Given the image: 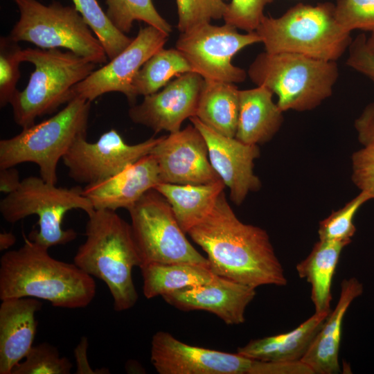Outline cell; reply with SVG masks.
Instances as JSON below:
<instances>
[{
	"mask_svg": "<svg viewBox=\"0 0 374 374\" xmlns=\"http://www.w3.org/2000/svg\"><path fill=\"white\" fill-rule=\"evenodd\" d=\"M187 233L205 251L215 275L256 289L287 284L267 231L241 222L224 191L209 215Z\"/></svg>",
	"mask_w": 374,
	"mask_h": 374,
	"instance_id": "cell-1",
	"label": "cell"
},
{
	"mask_svg": "<svg viewBox=\"0 0 374 374\" xmlns=\"http://www.w3.org/2000/svg\"><path fill=\"white\" fill-rule=\"evenodd\" d=\"M29 238L0 259V299L32 297L56 308H83L93 301V278L74 263L57 260Z\"/></svg>",
	"mask_w": 374,
	"mask_h": 374,
	"instance_id": "cell-2",
	"label": "cell"
},
{
	"mask_svg": "<svg viewBox=\"0 0 374 374\" xmlns=\"http://www.w3.org/2000/svg\"><path fill=\"white\" fill-rule=\"evenodd\" d=\"M88 217L73 263L105 283L115 311L127 310L139 299L132 269L143 265L131 224L112 210H95Z\"/></svg>",
	"mask_w": 374,
	"mask_h": 374,
	"instance_id": "cell-3",
	"label": "cell"
},
{
	"mask_svg": "<svg viewBox=\"0 0 374 374\" xmlns=\"http://www.w3.org/2000/svg\"><path fill=\"white\" fill-rule=\"evenodd\" d=\"M265 51L292 53L337 62L348 49L350 32L337 22L335 5L298 4L279 17L264 16L255 30Z\"/></svg>",
	"mask_w": 374,
	"mask_h": 374,
	"instance_id": "cell-4",
	"label": "cell"
},
{
	"mask_svg": "<svg viewBox=\"0 0 374 374\" xmlns=\"http://www.w3.org/2000/svg\"><path fill=\"white\" fill-rule=\"evenodd\" d=\"M251 80L264 86L278 97L285 112L311 110L333 91L339 78L337 62L292 53L258 54L247 71Z\"/></svg>",
	"mask_w": 374,
	"mask_h": 374,
	"instance_id": "cell-5",
	"label": "cell"
},
{
	"mask_svg": "<svg viewBox=\"0 0 374 374\" xmlns=\"http://www.w3.org/2000/svg\"><path fill=\"white\" fill-rule=\"evenodd\" d=\"M21 61L35 66L26 88L10 102L15 123L25 128L73 98L72 89L95 70L96 64L71 51L28 48Z\"/></svg>",
	"mask_w": 374,
	"mask_h": 374,
	"instance_id": "cell-6",
	"label": "cell"
},
{
	"mask_svg": "<svg viewBox=\"0 0 374 374\" xmlns=\"http://www.w3.org/2000/svg\"><path fill=\"white\" fill-rule=\"evenodd\" d=\"M91 103L73 98L52 117L1 140L0 168L31 162L42 179L56 184L59 161L76 140L87 137Z\"/></svg>",
	"mask_w": 374,
	"mask_h": 374,
	"instance_id": "cell-7",
	"label": "cell"
},
{
	"mask_svg": "<svg viewBox=\"0 0 374 374\" xmlns=\"http://www.w3.org/2000/svg\"><path fill=\"white\" fill-rule=\"evenodd\" d=\"M73 209L82 210L87 215L95 211L82 194V188L57 187L35 176L22 179L19 187L0 202L1 214L9 223L32 215L38 216L39 229L30 232L28 238L46 249L76 238L75 230L62 226L65 214Z\"/></svg>",
	"mask_w": 374,
	"mask_h": 374,
	"instance_id": "cell-8",
	"label": "cell"
},
{
	"mask_svg": "<svg viewBox=\"0 0 374 374\" xmlns=\"http://www.w3.org/2000/svg\"><path fill=\"white\" fill-rule=\"evenodd\" d=\"M19 20L9 36L42 49L66 48L96 64L107 62L100 40L74 6L53 1L45 6L37 0H15Z\"/></svg>",
	"mask_w": 374,
	"mask_h": 374,
	"instance_id": "cell-9",
	"label": "cell"
},
{
	"mask_svg": "<svg viewBox=\"0 0 374 374\" xmlns=\"http://www.w3.org/2000/svg\"><path fill=\"white\" fill-rule=\"evenodd\" d=\"M127 211L143 265L186 262L209 267L208 259L186 238L169 202L157 190H148Z\"/></svg>",
	"mask_w": 374,
	"mask_h": 374,
	"instance_id": "cell-10",
	"label": "cell"
},
{
	"mask_svg": "<svg viewBox=\"0 0 374 374\" xmlns=\"http://www.w3.org/2000/svg\"><path fill=\"white\" fill-rule=\"evenodd\" d=\"M261 42L256 31L240 33L224 23L215 26L206 23L181 33L176 48L188 62L193 72L205 80L240 83L247 72L232 63L233 57L249 45Z\"/></svg>",
	"mask_w": 374,
	"mask_h": 374,
	"instance_id": "cell-11",
	"label": "cell"
},
{
	"mask_svg": "<svg viewBox=\"0 0 374 374\" xmlns=\"http://www.w3.org/2000/svg\"><path fill=\"white\" fill-rule=\"evenodd\" d=\"M150 138L137 144L127 143L114 129L95 142L87 137L76 140L62 158L69 177L80 184H93L109 178L150 154L161 141Z\"/></svg>",
	"mask_w": 374,
	"mask_h": 374,
	"instance_id": "cell-12",
	"label": "cell"
},
{
	"mask_svg": "<svg viewBox=\"0 0 374 374\" xmlns=\"http://www.w3.org/2000/svg\"><path fill=\"white\" fill-rule=\"evenodd\" d=\"M150 359L159 374H257L259 364L238 353L188 345L164 331L152 338Z\"/></svg>",
	"mask_w": 374,
	"mask_h": 374,
	"instance_id": "cell-13",
	"label": "cell"
},
{
	"mask_svg": "<svg viewBox=\"0 0 374 374\" xmlns=\"http://www.w3.org/2000/svg\"><path fill=\"white\" fill-rule=\"evenodd\" d=\"M168 36L150 25L141 28L125 49L73 87V98L92 102L105 93L119 92L134 103L136 98L132 84L135 75L144 63L163 47Z\"/></svg>",
	"mask_w": 374,
	"mask_h": 374,
	"instance_id": "cell-14",
	"label": "cell"
},
{
	"mask_svg": "<svg viewBox=\"0 0 374 374\" xmlns=\"http://www.w3.org/2000/svg\"><path fill=\"white\" fill-rule=\"evenodd\" d=\"M161 183L201 185L220 177L212 167L204 137L193 124L162 136L153 148Z\"/></svg>",
	"mask_w": 374,
	"mask_h": 374,
	"instance_id": "cell-15",
	"label": "cell"
},
{
	"mask_svg": "<svg viewBox=\"0 0 374 374\" xmlns=\"http://www.w3.org/2000/svg\"><path fill=\"white\" fill-rule=\"evenodd\" d=\"M204 80L195 72L181 74L161 91L144 96L140 104L130 107L128 115L155 133L178 132L186 118L195 116Z\"/></svg>",
	"mask_w": 374,
	"mask_h": 374,
	"instance_id": "cell-16",
	"label": "cell"
},
{
	"mask_svg": "<svg viewBox=\"0 0 374 374\" xmlns=\"http://www.w3.org/2000/svg\"><path fill=\"white\" fill-rule=\"evenodd\" d=\"M189 119L204 137L211 164L229 188L231 201L241 204L249 192L257 191L261 186L260 180L253 172L254 160L260 155L258 145L222 135L196 116Z\"/></svg>",
	"mask_w": 374,
	"mask_h": 374,
	"instance_id": "cell-17",
	"label": "cell"
},
{
	"mask_svg": "<svg viewBox=\"0 0 374 374\" xmlns=\"http://www.w3.org/2000/svg\"><path fill=\"white\" fill-rule=\"evenodd\" d=\"M256 294V288L215 275L208 283L176 290L161 297L180 310L207 311L228 325H237L244 322L246 308Z\"/></svg>",
	"mask_w": 374,
	"mask_h": 374,
	"instance_id": "cell-18",
	"label": "cell"
},
{
	"mask_svg": "<svg viewBox=\"0 0 374 374\" xmlns=\"http://www.w3.org/2000/svg\"><path fill=\"white\" fill-rule=\"evenodd\" d=\"M159 183L157 162L149 154L109 178L86 185L82 194L95 210H127Z\"/></svg>",
	"mask_w": 374,
	"mask_h": 374,
	"instance_id": "cell-19",
	"label": "cell"
},
{
	"mask_svg": "<svg viewBox=\"0 0 374 374\" xmlns=\"http://www.w3.org/2000/svg\"><path fill=\"white\" fill-rule=\"evenodd\" d=\"M0 305V374H12L32 348L37 332L35 314L42 302L35 298H10Z\"/></svg>",
	"mask_w": 374,
	"mask_h": 374,
	"instance_id": "cell-20",
	"label": "cell"
},
{
	"mask_svg": "<svg viewBox=\"0 0 374 374\" xmlns=\"http://www.w3.org/2000/svg\"><path fill=\"white\" fill-rule=\"evenodd\" d=\"M363 291L362 283L355 277L341 282L340 296L335 308L328 314L301 359L313 374L340 373L339 352L343 321L352 302L361 296Z\"/></svg>",
	"mask_w": 374,
	"mask_h": 374,
	"instance_id": "cell-21",
	"label": "cell"
},
{
	"mask_svg": "<svg viewBox=\"0 0 374 374\" xmlns=\"http://www.w3.org/2000/svg\"><path fill=\"white\" fill-rule=\"evenodd\" d=\"M267 87L240 90L239 113L235 138L251 145L269 141L280 129L283 111L273 100Z\"/></svg>",
	"mask_w": 374,
	"mask_h": 374,
	"instance_id": "cell-22",
	"label": "cell"
},
{
	"mask_svg": "<svg viewBox=\"0 0 374 374\" xmlns=\"http://www.w3.org/2000/svg\"><path fill=\"white\" fill-rule=\"evenodd\" d=\"M330 312H314L287 332L251 339L244 346L239 347L237 353L264 362L301 361Z\"/></svg>",
	"mask_w": 374,
	"mask_h": 374,
	"instance_id": "cell-23",
	"label": "cell"
},
{
	"mask_svg": "<svg viewBox=\"0 0 374 374\" xmlns=\"http://www.w3.org/2000/svg\"><path fill=\"white\" fill-rule=\"evenodd\" d=\"M225 186L220 180L201 185L159 183L154 189L167 199L181 229L187 233L209 215Z\"/></svg>",
	"mask_w": 374,
	"mask_h": 374,
	"instance_id": "cell-24",
	"label": "cell"
},
{
	"mask_svg": "<svg viewBox=\"0 0 374 374\" xmlns=\"http://www.w3.org/2000/svg\"><path fill=\"white\" fill-rule=\"evenodd\" d=\"M345 242L319 240L309 255L296 265L298 275L311 285V300L315 312H330L331 287Z\"/></svg>",
	"mask_w": 374,
	"mask_h": 374,
	"instance_id": "cell-25",
	"label": "cell"
},
{
	"mask_svg": "<svg viewBox=\"0 0 374 374\" xmlns=\"http://www.w3.org/2000/svg\"><path fill=\"white\" fill-rule=\"evenodd\" d=\"M239 91L233 83L204 79L195 116L218 133L235 137L239 113Z\"/></svg>",
	"mask_w": 374,
	"mask_h": 374,
	"instance_id": "cell-26",
	"label": "cell"
},
{
	"mask_svg": "<svg viewBox=\"0 0 374 374\" xmlns=\"http://www.w3.org/2000/svg\"><path fill=\"white\" fill-rule=\"evenodd\" d=\"M139 268L143 294L148 299L208 283L215 276L208 267L186 262L146 263Z\"/></svg>",
	"mask_w": 374,
	"mask_h": 374,
	"instance_id": "cell-27",
	"label": "cell"
},
{
	"mask_svg": "<svg viewBox=\"0 0 374 374\" xmlns=\"http://www.w3.org/2000/svg\"><path fill=\"white\" fill-rule=\"evenodd\" d=\"M193 72L185 57L176 48L163 47L152 55L141 66L132 82L136 98L157 92L175 75Z\"/></svg>",
	"mask_w": 374,
	"mask_h": 374,
	"instance_id": "cell-28",
	"label": "cell"
},
{
	"mask_svg": "<svg viewBox=\"0 0 374 374\" xmlns=\"http://www.w3.org/2000/svg\"><path fill=\"white\" fill-rule=\"evenodd\" d=\"M73 6L83 17L103 45L108 60L125 49L134 38L127 36L112 23L97 0H72Z\"/></svg>",
	"mask_w": 374,
	"mask_h": 374,
	"instance_id": "cell-29",
	"label": "cell"
},
{
	"mask_svg": "<svg viewBox=\"0 0 374 374\" xmlns=\"http://www.w3.org/2000/svg\"><path fill=\"white\" fill-rule=\"evenodd\" d=\"M106 14L120 31L128 33L134 21H141L170 35L172 27L163 18L152 0H106Z\"/></svg>",
	"mask_w": 374,
	"mask_h": 374,
	"instance_id": "cell-30",
	"label": "cell"
},
{
	"mask_svg": "<svg viewBox=\"0 0 374 374\" xmlns=\"http://www.w3.org/2000/svg\"><path fill=\"white\" fill-rule=\"evenodd\" d=\"M370 199H372V197L369 194L360 191V193L344 207L333 211L321 221L318 229L319 240L341 241L350 244L356 232L353 223L354 217L362 205Z\"/></svg>",
	"mask_w": 374,
	"mask_h": 374,
	"instance_id": "cell-31",
	"label": "cell"
},
{
	"mask_svg": "<svg viewBox=\"0 0 374 374\" xmlns=\"http://www.w3.org/2000/svg\"><path fill=\"white\" fill-rule=\"evenodd\" d=\"M73 364L47 342L33 346L26 357L12 369V374H69Z\"/></svg>",
	"mask_w": 374,
	"mask_h": 374,
	"instance_id": "cell-32",
	"label": "cell"
},
{
	"mask_svg": "<svg viewBox=\"0 0 374 374\" xmlns=\"http://www.w3.org/2000/svg\"><path fill=\"white\" fill-rule=\"evenodd\" d=\"M19 42L10 37L0 38V106L10 104L17 91V83L20 78L19 66L21 51Z\"/></svg>",
	"mask_w": 374,
	"mask_h": 374,
	"instance_id": "cell-33",
	"label": "cell"
},
{
	"mask_svg": "<svg viewBox=\"0 0 374 374\" xmlns=\"http://www.w3.org/2000/svg\"><path fill=\"white\" fill-rule=\"evenodd\" d=\"M178 30L186 32L212 19L223 18L227 3L224 0H176Z\"/></svg>",
	"mask_w": 374,
	"mask_h": 374,
	"instance_id": "cell-34",
	"label": "cell"
},
{
	"mask_svg": "<svg viewBox=\"0 0 374 374\" xmlns=\"http://www.w3.org/2000/svg\"><path fill=\"white\" fill-rule=\"evenodd\" d=\"M337 22L346 30H374V0H338L335 6Z\"/></svg>",
	"mask_w": 374,
	"mask_h": 374,
	"instance_id": "cell-35",
	"label": "cell"
},
{
	"mask_svg": "<svg viewBox=\"0 0 374 374\" xmlns=\"http://www.w3.org/2000/svg\"><path fill=\"white\" fill-rule=\"evenodd\" d=\"M273 0H231L223 16L224 23L247 32L256 30L265 7Z\"/></svg>",
	"mask_w": 374,
	"mask_h": 374,
	"instance_id": "cell-36",
	"label": "cell"
},
{
	"mask_svg": "<svg viewBox=\"0 0 374 374\" xmlns=\"http://www.w3.org/2000/svg\"><path fill=\"white\" fill-rule=\"evenodd\" d=\"M363 146L353 154L352 179L360 191L374 199V143Z\"/></svg>",
	"mask_w": 374,
	"mask_h": 374,
	"instance_id": "cell-37",
	"label": "cell"
},
{
	"mask_svg": "<svg viewBox=\"0 0 374 374\" xmlns=\"http://www.w3.org/2000/svg\"><path fill=\"white\" fill-rule=\"evenodd\" d=\"M366 39L365 35L360 34L352 40L346 64L368 78L374 84V53L367 48Z\"/></svg>",
	"mask_w": 374,
	"mask_h": 374,
	"instance_id": "cell-38",
	"label": "cell"
},
{
	"mask_svg": "<svg viewBox=\"0 0 374 374\" xmlns=\"http://www.w3.org/2000/svg\"><path fill=\"white\" fill-rule=\"evenodd\" d=\"M354 125L362 145L374 143V101L365 107Z\"/></svg>",
	"mask_w": 374,
	"mask_h": 374,
	"instance_id": "cell-39",
	"label": "cell"
},
{
	"mask_svg": "<svg viewBox=\"0 0 374 374\" xmlns=\"http://www.w3.org/2000/svg\"><path fill=\"white\" fill-rule=\"evenodd\" d=\"M87 348L88 340L87 337H82L80 343L74 350V357L76 361L77 369L76 373L78 374H89V373H107V369L102 368L99 370H93L87 359Z\"/></svg>",
	"mask_w": 374,
	"mask_h": 374,
	"instance_id": "cell-40",
	"label": "cell"
},
{
	"mask_svg": "<svg viewBox=\"0 0 374 374\" xmlns=\"http://www.w3.org/2000/svg\"><path fill=\"white\" fill-rule=\"evenodd\" d=\"M19 172L15 167L0 168V191L8 195L20 186Z\"/></svg>",
	"mask_w": 374,
	"mask_h": 374,
	"instance_id": "cell-41",
	"label": "cell"
},
{
	"mask_svg": "<svg viewBox=\"0 0 374 374\" xmlns=\"http://www.w3.org/2000/svg\"><path fill=\"white\" fill-rule=\"evenodd\" d=\"M16 242V237L11 232H1L0 233V250L4 251L10 248Z\"/></svg>",
	"mask_w": 374,
	"mask_h": 374,
	"instance_id": "cell-42",
	"label": "cell"
},
{
	"mask_svg": "<svg viewBox=\"0 0 374 374\" xmlns=\"http://www.w3.org/2000/svg\"><path fill=\"white\" fill-rule=\"evenodd\" d=\"M366 43L367 48L373 53H374V30L371 31V33L368 37H366Z\"/></svg>",
	"mask_w": 374,
	"mask_h": 374,
	"instance_id": "cell-43",
	"label": "cell"
}]
</instances>
